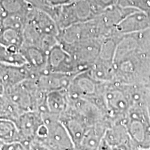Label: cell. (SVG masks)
Masks as SVG:
<instances>
[{
  "mask_svg": "<svg viewBox=\"0 0 150 150\" xmlns=\"http://www.w3.org/2000/svg\"><path fill=\"white\" fill-rule=\"evenodd\" d=\"M0 63L13 65H24L27 61L20 48L6 47L0 44Z\"/></svg>",
  "mask_w": 150,
  "mask_h": 150,
  "instance_id": "cell-15",
  "label": "cell"
},
{
  "mask_svg": "<svg viewBox=\"0 0 150 150\" xmlns=\"http://www.w3.org/2000/svg\"><path fill=\"white\" fill-rule=\"evenodd\" d=\"M4 87L2 83L0 82V94H4Z\"/></svg>",
  "mask_w": 150,
  "mask_h": 150,
  "instance_id": "cell-30",
  "label": "cell"
},
{
  "mask_svg": "<svg viewBox=\"0 0 150 150\" xmlns=\"http://www.w3.org/2000/svg\"><path fill=\"white\" fill-rule=\"evenodd\" d=\"M147 106L148 111H149V117H150V90H148V89H147Z\"/></svg>",
  "mask_w": 150,
  "mask_h": 150,
  "instance_id": "cell-27",
  "label": "cell"
},
{
  "mask_svg": "<svg viewBox=\"0 0 150 150\" xmlns=\"http://www.w3.org/2000/svg\"><path fill=\"white\" fill-rule=\"evenodd\" d=\"M99 149H135V147L125 125L116 121L106 131Z\"/></svg>",
  "mask_w": 150,
  "mask_h": 150,
  "instance_id": "cell-6",
  "label": "cell"
},
{
  "mask_svg": "<svg viewBox=\"0 0 150 150\" xmlns=\"http://www.w3.org/2000/svg\"><path fill=\"white\" fill-rule=\"evenodd\" d=\"M76 75L64 73L48 72L42 74L36 79L38 83L45 92L67 90Z\"/></svg>",
  "mask_w": 150,
  "mask_h": 150,
  "instance_id": "cell-9",
  "label": "cell"
},
{
  "mask_svg": "<svg viewBox=\"0 0 150 150\" xmlns=\"http://www.w3.org/2000/svg\"><path fill=\"white\" fill-rule=\"evenodd\" d=\"M121 122L128 131L135 149H150V117L147 104L131 105Z\"/></svg>",
  "mask_w": 150,
  "mask_h": 150,
  "instance_id": "cell-1",
  "label": "cell"
},
{
  "mask_svg": "<svg viewBox=\"0 0 150 150\" xmlns=\"http://www.w3.org/2000/svg\"><path fill=\"white\" fill-rule=\"evenodd\" d=\"M27 21L31 22L42 34L59 36L60 29L53 18L44 11L31 7L27 16Z\"/></svg>",
  "mask_w": 150,
  "mask_h": 150,
  "instance_id": "cell-10",
  "label": "cell"
},
{
  "mask_svg": "<svg viewBox=\"0 0 150 150\" xmlns=\"http://www.w3.org/2000/svg\"><path fill=\"white\" fill-rule=\"evenodd\" d=\"M42 33L31 22L27 21L22 30L23 45L22 46H33L39 48L43 36Z\"/></svg>",
  "mask_w": 150,
  "mask_h": 150,
  "instance_id": "cell-17",
  "label": "cell"
},
{
  "mask_svg": "<svg viewBox=\"0 0 150 150\" xmlns=\"http://www.w3.org/2000/svg\"><path fill=\"white\" fill-rule=\"evenodd\" d=\"M5 16H6V13L4 10L2 5H1V0H0V20H3Z\"/></svg>",
  "mask_w": 150,
  "mask_h": 150,
  "instance_id": "cell-28",
  "label": "cell"
},
{
  "mask_svg": "<svg viewBox=\"0 0 150 150\" xmlns=\"http://www.w3.org/2000/svg\"><path fill=\"white\" fill-rule=\"evenodd\" d=\"M29 78L27 63L24 65H13L0 63V82L4 88L20 83Z\"/></svg>",
  "mask_w": 150,
  "mask_h": 150,
  "instance_id": "cell-11",
  "label": "cell"
},
{
  "mask_svg": "<svg viewBox=\"0 0 150 150\" xmlns=\"http://www.w3.org/2000/svg\"><path fill=\"white\" fill-rule=\"evenodd\" d=\"M150 29V15L136 10L131 13L115 26L111 33L127 35Z\"/></svg>",
  "mask_w": 150,
  "mask_h": 150,
  "instance_id": "cell-8",
  "label": "cell"
},
{
  "mask_svg": "<svg viewBox=\"0 0 150 150\" xmlns=\"http://www.w3.org/2000/svg\"><path fill=\"white\" fill-rule=\"evenodd\" d=\"M21 52L27 64L36 70L40 75L49 72L47 53L33 46H22Z\"/></svg>",
  "mask_w": 150,
  "mask_h": 150,
  "instance_id": "cell-13",
  "label": "cell"
},
{
  "mask_svg": "<svg viewBox=\"0 0 150 150\" xmlns=\"http://www.w3.org/2000/svg\"><path fill=\"white\" fill-rule=\"evenodd\" d=\"M6 15L20 14L28 16L31 6L26 0H1Z\"/></svg>",
  "mask_w": 150,
  "mask_h": 150,
  "instance_id": "cell-19",
  "label": "cell"
},
{
  "mask_svg": "<svg viewBox=\"0 0 150 150\" xmlns=\"http://www.w3.org/2000/svg\"><path fill=\"white\" fill-rule=\"evenodd\" d=\"M104 38L91 39L68 44H60L81 67L82 70L86 71L99 58Z\"/></svg>",
  "mask_w": 150,
  "mask_h": 150,
  "instance_id": "cell-4",
  "label": "cell"
},
{
  "mask_svg": "<svg viewBox=\"0 0 150 150\" xmlns=\"http://www.w3.org/2000/svg\"><path fill=\"white\" fill-rule=\"evenodd\" d=\"M75 0H47L50 5L53 6H61L73 2Z\"/></svg>",
  "mask_w": 150,
  "mask_h": 150,
  "instance_id": "cell-26",
  "label": "cell"
},
{
  "mask_svg": "<svg viewBox=\"0 0 150 150\" xmlns=\"http://www.w3.org/2000/svg\"><path fill=\"white\" fill-rule=\"evenodd\" d=\"M49 72L76 75L84 72L73 58L60 44L56 45L47 54Z\"/></svg>",
  "mask_w": 150,
  "mask_h": 150,
  "instance_id": "cell-5",
  "label": "cell"
},
{
  "mask_svg": "<svg viewBox=\"0 0 150 150\" xmlns=\"http://www.w3.org/2000/svg\"><path fill=\"white\" fill-rule=\"evenodd\" d=\"M101 11L117 5L118 0H92Z\"/></svg>",
  "mask_w": 150,
  "mask_h": 150,
  "instance_id": "cell-24",
  "label": "cell"
},
{
  "mask_svg": "<svg viewBox=\"0 0 150 150\" xmlns=\"http://www.w3.org/2000/svg\"><path fill=\"white\" fill-rule=\"evenodd\" d=\"M4 29H5V27H4V24H3V20H0V37H1V34H2Z\"/></svg>",
  "mask_w": 150,
  "mask_h": 150,
  "instance_id": "cell-29",
  "label": "cell"
},
{
  "mask_svg": "<svg viewBox=\"0 0 150 150\" xmlns=\"http://www.w3.org/2000/svg\"><path fill=\"white\" fill-rule=\"evenodd\" d=\"M42 122L40 113L38 111H25L20 115L16 125L20 134V141L26 149H29V143L34 138Z\"/></svg>",
  "mask_w": 150,
  "mask_h": 150,
  "instance_id": "cell-7",
  "label": "cell"
},
{
  "mask_svg": "<svg viewBox=\"0 0 150 150\" xmlns=\"http://www.w3.org/2000/svg\"><path fill=\"white\" fill-rule=\"evenodd\" d=\"M46 104L48 112L60 118L68 104L67 90L49 92L47 94Z\"/></svg>",
  "mask_w": 150,
  "mask_h": 150,
  "instance_id": "cell-14",
  "label": "cell"
},
{
  "mask_svg": "<svg viewBox=\"0 0 150 150\" xmlns=\"http://www.w3.org/2000/svg\"><path fill=\"white\" fill-rule=\"evenodd\" d=\"M101 13L92 0H75L68 4L55 6L52 18L61 31L73 24L95 18Z\"/></svg>",
  "mask_w": 150,
  "mask_h": 150,
  "instance_id": "cell-2",
  "label": "cell"
},
{
  "mask_svg": "<svg viewBox=\"0 0 150 150\" xmlns=\"http://www.w3.org/2000/svg\"><path fill=\"white\" fill-rule=\"evenodd\" d=\"M27 22V16L20 14L6 15L3 19L5 28L13 29L22 31Z\"/></svg>",
  "mask_w": 150,
  "mask_h": 150,
  "instance_id": "cell-21",
  "label": "cell"
},
{
  "mask_svg": "<svg viewBox=\"0 0 150 150\" xmlns=\"http://www.w3.org/2000/svg\"><path fill=\"white\" fill-rule=\"evenodd\" d=\"M26 1L32 8L44 11L52 17L55 6L50 5L47 1V0H26Z\"/></svg>",
  "mask_w": 150,
  "mask_h": 150,
  "instance_id": "cell-23",
  "label": "cell"
},
{
  "mask_svg": "<svg viewBox=\"0 0 150 150\" xmlns=\"http://www.w3.org/2000/svg\"><path fill=\"white\" fill-rule=\"evenodd\" d=\"M40 113L42 122L47 127L44 142L45 149H75L72 138L59 117L48 111Z\"/></svg>",
  "mask_w": 150,
  "mask_h": 150,
  "instance_id": "cell-3",
  "label": "cell"
},
{
  "mask_svg": "<svg viewBox=\"0 0 150 150\" xmlns=\"http://www.w3.org/2000/svg\"><path fill=\"white\" fill-rule=\"evenodd\" d=\"M2 150H26L23 144L20 141L5 142Z\"/></svg>",
  "mask_w": 150,
  "mask_h": 150,
  "instance_id": "cell-25",
  "label": "cell"
},
{
  "mask_svg": "<svg viewBox=\"0 0 150 150\" xmlns=\"http://www.w3.org/2000/svg\"><path fill=\"white\" fill-rule=\"evenodd\" d=\"M117 5L138 9L150 15V0H118Z\"/></svg>",
  "mask_w": 150,
  "mask_h": 150,
  "instance_id": "cell-22",
  "label": "cell"
},
{
  "mask_svg": "<svg viewBox=\"0 0 150 150\" xmlns=\"http://www.w3.org/2000/svg\"><path fill=\"white\" fill-rule=\"evenodd\" d=\"M24 112L4 94H0V119L8 120L16 124Z\"/></svg>",
  "mask_w": 150,
  "mask_h": 150,
  "instance_id": "cell-16",
  "label": "cell"
},
{
  "mask_svg": "<svg viewBox=\"0 0 150 150\" xmlns=\"http://www.w3.org/2000/svg\"><path fill=\"white\" fill-rule=\"evenodd\" d=\"M0 139L6 142L20 141V134L14 122L0 119Z\"/></svg>",
  "mask_w": 150,
  "mask_h": 150,
  "instance_id": "cell-18",
  "label": "cell"
},
{
  "mask_svg": "<svg viewBox=\"0 0 150 150\" xmlns=\"http://www.w3.org/2000/svg\"><path fill=\"white\" fill-rule=\"evenodd\" d=\"M4 95L23 111L32 110L31 95L23 81L4 88Z\"/></svg>",
  "mask_w": 150,
  "mask_h": 150,
  "instance_id": "cell-12",
  "label": "cell"
},
{
  "mask_svg": "<svg viewBox=\"0 0 150 150\" xmlns=\"http://www.w3.org/2000/svg\"><path fill=\"white\" fill-rule=\"evenodd\" d=\"M5 142H6L4 141V140L0 139V150H2V147H3L4 145L5 144Z\"/></svg>",
  "mask_w": 150,
  "mask_h": 150,
  "instance_id": "cell-31",
  "label": "cell"
},
{
  "mask_svg": "<svg viewBox=\"0 0 150 150\" xmlns=\"http://www.w3.org/2000/svg\"><path fill=\"white\" fill-rule=\"evenodd\" d=\"M0 44L6 47H16L21 49L23 45L22 31L5 28L0 37Z\"/></svg>",
  "mask_w": 150,
  "mask_h": 150,
  "instance_id": "cell-20",
  "label": "cell"
}]
</instances>
